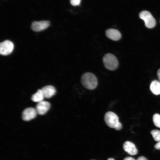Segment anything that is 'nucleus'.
<instances>
[{
	"label": "nucleus",
	"instance_id": "obj_1",
	"mask_svg": "<svg viewBox=\"0 0 160 160\" xmlns=\"http://www.w3.org/2000/svg\"><path fill=\"white\" fill-rule=\"evenodd\" d=\"M81 82L84 87L89 90L95 89L98 84L96 76L89 72H87L82 75L81 78Z\"/></svg>",
	"mask_w": 160,
	"mask_h": 160
},
{
	"label": "nucleus",
	"instance_id": "obj_2",
	"mask_svg": "<svg viewBox=\"0 0 160 160\" xmlns=\"http://www.w3.org/2000/svg\"><path fill=\"white\" fill-rule=\"evenodd\" d=\"M104 119L105 123L110 127L114 128L117 130L121 129L122 125L119 122V117L113 112L111 111L106 112L105 115Z\"/></svg>",
	"mask_w": 160,
	"mask_h": 160
},
{
	"label": "nucleus",
	"instance_id": "obj_3",
	"mask_svg": "<svg viewBox=\"0 0 160 160\" xmlns=\"http://www.w3.org/2000/svg\"><path fill=\"white\" fill-rule=\"evenodd\" d=\"M103 61L105 67L110 71H114L119 65L118 60L113 54L108 53L105 54L103 58Z\"/></svg>",
	"mask_w": 160,
	"mask_h": 160
},
{
	"label": "nucleus",
	"instance_id": "obj_4",
	"mask_svg": "<svg viewBox=\"0 0 160 160\" xmlns=\"http://www.w3.org/2000/svg\"><path fill=\"white\" fill-rule=\"evenodd\" d=\"M139 17L144 21L145 26L147 28H151L156 25V20L149 12L146 10L142 11L139 13Z\"/></svg>",
	"mask_w": 160,
	"mask_h": 160
},
{
	"label": "nucleus",
	"instance_id": "obj_5",
	"mask_svg": "<svg viewBox=\"0 0 160 160\" xmlns=\"http://www.w3.org/2000/svg\"><path fill=\"white\" fill-rule=\"evenodd\" d=\"M14 48V44L11 41L6 40L0 44V53L1 55H6L10 54Z\"/></svg>",
	"mask_w": 160,
	"mask_h": 160
},
{
	"label": "nucleus",
	"instance_id": "obj_6",
	"mask_svg": "<svg viewBox=\"0 0 160 160\" xmlns=\"http://www.w3.org/2000/svg\"><path fill=\"white\" fill-rule=\"evenodd\" d=\"M50 22L48 20L34 21L31 24L33 31L36 32L41 31L47 28L49 25Z\"/></svg>",
	"mask_w": 160,
	"mask_h": 160
},
{
	"label": "nucleus",
	"instance_id": "obj_7",
	"mask_svg": "<svg viewBox=\"0 0 160 160\" xmlns=\"http://www.w3.org/2000/svg\"><path fill=\"white\" fill-rule=\"evenodd\" d=\"M37 113L36 109L34 108H27L23 112L22 118L24 121H30L36 116Z\"/></svg>",
	"mask_w": 160,
	"mask_h": 160
},
{
	"label": "nucleus",
	"instance_id": "obj_8",
	"mask_svg": "<svg viewBox=\"0 0 160 160\" xmlns=\"http://www.w3.org/2000/svg\"><path fill=\"white\" fill-rule=\"evenodd\" d=\"M50 104L46 101H42L38 103L36 107L37 113L40 115L45 114L49 109Z\"/></svg>",
	"mask_w": 160,
	"mask_h": 160
},
{
	"label": "nucleus",
	"instance_id": "obj_9",
	"mask_svg": "<svg viewBox=\"0 0 160 160\" xmlns=\"http://www.w3.org/2000/svg\"><path fill=\"white\" fill-rule=\"evenodd\" d=\"M105 33L106 36L108 38L113 41H118L121 38V35L120 32L116 29H108L106 30Z\"/></svg>",
	"mask_w": 160,
	"mask_h": 160
},
{
	"label": "nucleus",
	"instance_id": "obj_10",
	"mask_svg": "<svg viewBox=\"0 0 160 160\" xmlns=\"http://www.w3.org/2000/svg\"><path fill=\"white\" fill-rule=\"evenodd\" d=\"M123 148L125 151L129 155H135L137 153V150L135 145L131 142H125L123 144Z\"/></svg>",
	"mask_w": 160,
	"mask_h": 160
},
{
	"label": "nucleus",
	"instance_id": "obj_11",
	"mask_svg": "<svg viewBox=\"0 0 160 160\" xmlns=\"http://www.w3.org/2000/svg\"><path fill=\"white\" fill-rule=\"evenodd\" d=\"M44 97L49 98L54 95L56 91L55 88L51 85L44 86L41 89Z\"/></svg>",
	"mask_w": 160,
	"mask_h": 160
},
{
	"label": "nucleus",
	"instance_id": "obj_12",
	"mask_svg": "<svg viewBox=\"0 0 160 160\" xmlns=\"http://www.w3.org/2000/svg\"><path fill=\"white\" fill-rule=\"evenodd\" d=\"M151 92L154 94H160V82L156 80L152 81L150 87Z\"/></svg>",
	"mask_w": 160,
	"mask_h": 160
},
{
	"label": "nucleus",
	"instance_id": "obj_13",
	"mask_svg": "<svg viewBox=\"0 0 160 160\" xmlns=\"http://www.w3.org/2000/svg\"><path fill=\"white\" fill-rule=\"evenodd\" d=\"M44 97L41 89H39L32 96L31 100L33 102L39 103L42 101Z\"/></svg>",
	"mask_w": 160,
	"mask_h": 160
},
{
	"label": "nucleus",
	"instance_id": "obj_14",
	"mask_svg": "<svg viewBox=\"0 0 160 160\" xmlns=\"http://www.w3.org/2000/svg\"><path fill=\"white\" fill-rule=\"evenodd\" d=\"M151 133L154 140L157 142L160 141V131L158 130L154 129L152 130Z\"/></svg>",
	"mask_w": 160,
	"mask_h": 160
},
{
	"label": "nucleus",
	"instance_id": "obj_15",
	"mask_svg": "<svg viewBox=\"0 0 160 160\" xmlns=\"http://www.w3.org/2000/svg\"><path fill=\"white\" fill-rule=\"evenodd\" d=\"M153 119L154 125L160 128V115L158 113L154 114L153 116Z\"/></svg>",
	"mask_w": 160,
	"mask_h": 160
},
{
	"label": "nucleus",
	"instance_id": "obj_16",
	"mask_svg": "<svg viewBox=\"0 0 160 160\" xmlns=\"http://www.w3.org/2000/svg\"><path fill=\"white\" fill-rule=\"evenodd\" d=\"M81 0H70V2L71 5L73 6H76L79 5Z\"/></svg>",
	"mask_w": 160,
	"mask_h": 160
},
{
	"label": "nucleus",
	"instance_id": "obj_17",
	"mask_svg": "<svg viewBox=\"0 0 160 160\" xmlns=\"http://www.w3.org/2000/svg\"><path fill=\"white\" fill-rule=\"evenodd\" d=\"M154 147L156 149L160 150V141L156 143L154 145Z\"/></svg>",
	"mask_w": 160,
	"mask_h": 160
},
{
	"label": "nucleus",
	"instance_id": "obj_18",
	"mask_svg": "<svg viewBox=\"0 0 160 160\" xmlns=\"http://www.w3.org/2000/svg\"><path fill=\"white\" fill-rule=\"evenodd\" d=\"M137 160H148L145 157L141 156L138 157Z\"/></svg>",
	"mask_w": 160,
	"mask_h": 160
},
{
	"label": "nucleus",
	"instance_id": "obj_19",
	"mask_svg": "<svg viewBox=\"0 0 160 160\" xmlns=\"http://www.w3.org/2000/svg\"><path fill=\"white\" fill-rule=\"evenodd\" d=\"M123 160H136L134 158L131 157H125Z\"/></svg>",
	"mask_w": 160,
	"mask_h": 160
},
{
	"label": "nucleus",
	"instance_id": "obj_20",
	"mask_svg": "<svg viewBox=\"0 0 160 160\" xmlns=\"http://www.w3.org/2000/svg\"><path fill=\"white\" fill-rule=\"evenodd\" d=\"M157 75L159 80V81L160 82V68H159L157 71Z\"/></svg>",
	"mask_w": 160,
	"mask_h": 160
},
{
	"label": "nucleus",
	"instance_id": "obj_21",
	"mask_svg": "<svg viewBox=\"0 0 160 160\" xmlns=\"http://www.w3.org/2000/svg\"><path fill=\"white\" fill-rule=\"evenodd\" d=\"M107 160H115V159H113V158H108Z\"/></svg>",
	"mask_w": 160,
	"mask_h": 160
},
{
	"label": "nucleus",
	"instance_id": "obj_22",
	"mask_svg": "<svg viewBox=\"0 0 160 160\" xmlns=\"http://www.w3.org/2000/svg\"></svg>",
	"mask_w": 160,
	"mask_h": 160
},
{
	"label": "nucleus",
	"instance_id": "obj_23",
	"mask_svg": "<svg viewBox=\"0 0 160 160\" xmlns=\"http://www.w3.org/2000/svg\"></svg>",
	"mask_w": 160,
	"mask_h": 160
}]
</instances>
